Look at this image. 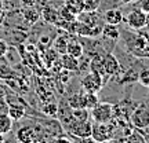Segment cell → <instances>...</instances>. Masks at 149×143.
<instances>
[{
	"label": "cell",
	"mask_w": 149,
	"mask_h": 143,
	"mask_svg": "<svg viewBox=\"0 0 149 143\" xmlns=\"http://www.w3.org/2000/svg\"><path fill=\"white\" fill-rule=\"evenodd\" d=\"M70 135H73L76 138H88L91 136V129H93V122L88 120V118H86V120H77V118H74L73 121L70 122L68 127L65 128Z\"/></svg>",
	"instance_id": "cell-2"
},
{
	"label": "cell",
	"mask_w": 149,
	"mask_h": 143,
	"mask_svg": "<svg viewBox=\"0 0 149 143\" xmlns=\"http://www.w3.org/2000/svg\"><path fill=\"white\" fill-rule=\"evenodd\" d=\"M98 102H100V99H98L97 92H86L84 91V109L91 110Z\"/></svg>",
	"instance_id": "cell-19"
},
{
	"label": "cell",
	"mask_w": 149,
	"mask_h": 143,
	"mask_svg": "<svg viewBox=\"0 0 149 143\" xmlns=\"http://www.w3.org/2000/svg\"><path fill=\"white\" fill-rule=\"evenodd\" d=\"M122 3H126V4H128V3H134L135 0H120Z\"/></svg>",
	"instance_id": "cell-36"
},
{
	"label": "cell",
	"mask_w": 149,
	"mask_h": 143,
	"mask_svg": "<svg viewBox=\"0 0 149 143\" xmlns=\"http://www.w3.org/2000/svg\"><path fill=\"white\" fill-rule=\"evenodd\" d=\"M0 143H6V135L0 133Z\"/></svg>",
	"instance_id": "cell-34"
},
{
	"label": "cell",
	"mask_w": 149,
	"mask_h": 143,
	"mask_svg": "<svg viewBox=\"0 0 149 143\" xmlns=\"http://www.w3.org/2000/svg\"><path fill=\"white\" fill-rule=\"evenodd\" d=\"M37 0H21L22 7H35Z\"/></svg>",
	"instance_id": "cell-28"
},
{
	"label": "cell",
	"mask_w": 149,
	"mask_h": 143,
	"mask_svg": "<svg viewBox=\"0 0 149 143\" xmlns=\"http://www.w3.org/2000/svg\"><path fill=\"white\" fill-rule=\"evenodd\" d=\"M130 121L137 129H146L149 127V109L145 105L135 107L130 116Z\"/></svg>",
	"instance_id": "cell-5"
},
{
	"label": "cell",
	"mask_w": 149,
	"mask_h": 143,
	"mask_svg": "<svg viewBox=\"0 0 149 143\" xmlns=\"http://www.w3.org/2000/svg\"><path fill=\"white\" fill-rule=\"evenodd\" d=\"M13 121H18L25 116V110L19 106H10L8 107V113H7Z\"/></svg>",
	"instance_id": "cell-20"
},
{
	"label": "cell",
	"mask_w": 149,
	"mask_h": 143,
	"mask_svg": "<svg viewBox=\"0 0 149 143\" xmlns=\"http://www.w3.org/2000/svg\"><path fill=\"white\" fill-rule=\"evenodd\" d=\"M64 6L74 15H80L84 11V0H65Z\"/></svg>",
	"instance_id": "cell-16"
},
{
	"label": "cell",
	"mask_w": 149,
	"mask_h": 143,
	"mask_svg": "<svg viewBox=\"0 0 149 143\" xmlns=\"http://www.w3.org/2000/svg\"><path fill=\"white\" fill-rule=\"evenodd\" d=\"M145 18H146V14L144 11L139 10V8H134L133 11L128 12L127 17L123 21L134 30H141L145 28Z\"/></svg>",
	"instance_id": "cell-7"
},
{
	"label": "cell",
	"mask_w": 149,
	"mask_h": 143,
	"mask_svg": "<svg viewBox=\"0 0 149 143\" xmlns=\"http://www.w3.org/2000/svg\"><path fill=\"white\" fill-rule=\"evenodd\" d=\"M31 143H46L44 140H42V139H39V138H36L33 142H31Z\"/></svg>",
	"instance_id": "cell-35"
},
{
	"label": "cell",
	"mask_w": 149,
	"mask_h": 143,
	"mask_svg": "<svg viewBox=\"0 0 149 143\" xmlns=\"http://www.w3.org/2000/svg\"><path fill=\"white\" fill-rule=\"evenodd\" d=\"M101 35L104 37L109 39V40H113V41L119 40V37H120L119 28L116 25H109V23H105V26L102 28V30H101Z\"/></svg>",
	"instance_id": "cell-15"
},
{
	"label": "cell",
	"mask_w": 149,
	"mask_h": 143,
	"mask_svg": "<svg viewBox=\"0 0 149 143\" xmlns=\"http://www.w3.org/2000/svg\"><path fill=\"white\" fill-rule=\"evenodd\" d=\"M104 69H105V73H107L108 77H112L119 72V68H120V64L117 58L113 55V54H105L104 57Z\"/></svg>",
	"instance_id": "cell-9"
},
{
	"label": "cell",
	"mask_w": 149,
	"mask_h": 143,
	"mask_svg": "<svg viewBox=\"0 0 149 143\" xmlns=\"http://www.w3.org/2000/svg\"><path fill=\"white\" fill-rule=\"evenodd\" d=\"M137 81L141 85H144L145 88H149V69L141 70L137 76Z\"/></svg>",
	"instance_id": "cell-24"
},
{
	"label": "cell",
	"mask_w": 149,
	"mask_h": 143,
	"mask_svg": "<svg viewBox=\"0 0 149 143\" xmlns=\"http://www.w3.org/2000/svg\"><path fill=\"white\" fill-rule=\"evenodd\" d=\"M43 111L46 113V114H48V116H57L58 114V107H57V105H54V103H50V105H44V106L42 107Z\"/></svg>",
	"instance_id": "cell-26"
},
{
	"label": "cell",
	"mask_w": 149,
	"mask_h": 143,
	"mask_svg": "<svg viewBox=\"0 0 149 143\" xmlns=\"http://www.w3.org/2000/svg\"><path fill=\"white\" fill-rule=\"evenodd\" d=\"M15 138L18 143H31L37 138L36 129L31 125H24L21 127L15 133Z\"/></svg>",
	"instance_id": "cell-8"
},
{
	"label": "cell",
	"mask_w": 149,
	"mask_h": 143,
	"mask_svg": "<svg viewBox=\"0 0 149 143\" xmlns=\"http://www.w3.org/2000/svg\"><path fill=\"white\" fill-rule=\"evenodd\" d=\"M105 84V80L98 73L90 72L81 77V88L86 92H98Z\"/></svg>",
	"instance_id": "cell-4"
},
{
	"label": "cell",
	"mask_w": 149,
	"mask_h": 143,
	"mask_svg": "<svg viewBox=\"0 0 149 143\" xmlns=\"http://www.w3.org/2000/svg\"><path fill=\"white\" fill-rule=\"evenodd\" d=\"M68 43H69V41H68L64 36L57 37V40L54 41V48H55V51H57V53H59L61 55H62V54H65V53H66Z\"/></svg>",
	"instance_id": "cell-21"
},
{
	"label": "cell",
	"mask_w": 149,
	"mask_h": 143,
	"mask_svg": "<svg viewBox=\"0 0 149 143\" xmlns=\"http://www.w3.org/2000/svg\"><path fill=\"white\" fill-rule=\"evenodd\" d=\"M148 129H149V127H148Z\"/></svg>",
	"instance_id": "cell-38"
},
{
	"label": "cell",
	"mask_w": 149,
	"mask_h": 143,
	"mask_svg": "<svg viewBox=\"0 0 149 143\" xmlns=\"http://www.w3.org/2000/svg\"><path fill=\"white\" fill-rule=\"evenodd\" d=\"M145 28L149 30V12H146V18H145Z\"/></svg>",
	"instance_id": "cell-32"
},
{
	"label": "cell",
	"mask_w": 149,
	"mask_h": 143,
	"mask_svg": "<svg viewBox=\"0 0 149 143\" xmlns=\"http://www.w3.org/2000/svg\"><path fill=\"white\" fill-rule=\"evenodd\" d=\"M58 14H59V17H61L64 21H66V22H73V21L77 19V15H74L73 12L68 10L65 6H62V7L58 10Z\"/></svg>",
	"instance_id": "cell-22"
},
{
	"label": "cell",
	"mask_w": 149,
	"mask_h": 143,
	"mask_svg": "<svg viewBox=\"0 0 149 143\" xmlns=\"http://www.w3.org/2000/svg\"><path fill=\"white\" fill-rule=\"evenodd\" d=\"M6 53H7V44L0 40V57H3Z\"/></svg>",
	"instance_id": "cell-29"
},
{
	"label": "cell",
	"mask_w": 149,
	"mask_h": 143,
	"mask_svg": "<svg viewBox=\"0 0 149 143\" xmlns=\"http://www.w3.org/2000/svg\"><path fill=\"white\" fill-rule=\"evenodd\" d=\"M3 17H4V12H3V11L0 10V22L3 21Z\"/></svg>",
	"instance_id": "cell-37"
},
{
	"label": "cell",
	"mask_w": 149,
	"mask_h": 143,
	"mask_svg": "<svg viewBox=\"0 0 149 143\" xmlns=\"http://www.w3.org/2000/svg\"><path fill=\"white\" fill-rule=\"evenodd\" d=\"M101 0H84V11L83 12H95L100 7Z\"/></svg>",
	"instance_id": "cell-23"
},
{
	"label": "cell",
	"mask_w": 149,
	"mask_h": 143,
	"mask_svg": "<svg viewBox=\"0 0 149 143\" xmlns=\"http://www.w3.org/2000/svg\"><path fill=\"white\" fill-rule=\"evenodd\" d=\"M104 19H105V23L119 26V25L123 22L124 17H123V12H122L120 8H111V10L105 11V14H104Z\"/></svg>",
	"instance_id": "cell-10"
},
{
	"label": "cell",
	"mask_w": 149,
	"mask_h": 143,
	"mask_svg": "<svg viewBox=\"0 0 149 143\" xmlns=\"http://www.w3.org/2000/svg\"><path fill=\"white\" fill-rule=\"evenodd\" d=\"M21 15L24 18V21L29 23V25H36L40 21V12L35 8V7H24L21 11Z\"/></svg>",
	"instance_id": "cell-11"
},
{
	"label": "cell",
	"mask_w": 149,
	"mask_h": 143,
	"mask_svg": "<svg viewBox=\"0 0 149 143\" xmlns=\"http://www.w3.org/2000/svg\"><path fill=\"white\" fill-rule=\"evenodd\" d=\"M126 142L127 143H148L146 139H145L139 132H131L130 135H127Z\"/></svg>",
	"instance_id": "cell-25"
},
{
	"label": "cell",
	"mask_w": 149,
	"mask_h": 143,
	"mask_svg": "<svg viewBox=\"0 0 149 143\" xmlns=\"http://www.w3.org/2000/svg\"><path fill=\"white\" fill-rule=\"evenodd\" d=\"M11 129H13V120L10 118V116L0 113V133L7 135L8 132H11Z\"/></svg>",
	"instance_id": "cell-18"
},
{
	"label": "cell",
	"mask_w": 149,
	"mask_h": 143,
	"mask_svg": "<svg viewBox=\"0 0 149 143\" xmlns=\"http://www.w3.org/2000/svg\"><path fill=\"white\" fill-rule=\"evenodd\" d=\"M90 70L94 72V73H98L100 76H102V77H108L107 73H105V69H104V58H102V55H98V54H97L95 57L91 59ZM108 79H109V77H108Z\"/></svg>",
	"instance_id": "cell-14"
},
{
	"label": "cell",
	"mask_w": 149,
	"mask_h": 143,
	"mask_svg": "<svg viewBox=\"0 0 149 143\" xmlns=\"http://www.w3.org/2000/svg\"><path fill=\"white\" fill-rule=\"evenodd\" d=\"M66 54L80 59L84 55V48H83V46L79 41H69L68 43V47H66Z\"/></svg>",
	"instance_id": "cell-17"
},
{
	"label": "cell",
	"mask_w": 149,
	"mask_h": 143,
	"mask_svg": "<svg viewBox=\"0 0 149 143\" xmlns=\"http://www.w3.org/2000/svg\"><path fill=\"white\" fill-rule=\"evenodd\" d=\"M61 64H62V68L68 72H77L79 70V59L69 55V54H62L61 57Z\"/></svg>",
	"instance_id": "cell-12"
},
{
	"label": "cell",
	"mask_w": 149,
	"mask_h": 143,
	"mask_svg": "<svg viewBox=\"0 0 149 143\" xmlns=\"http://www.w3.org/2000/svg\"><path fill=\"white\" fill-rule=\"evenodd\" d=\"M81 143H98V142H95V140L91 138V136H88V138H83V139H81Z\"/></svg>",
	"instance_id": "cell-30"
},
{
	"label": "cell",
	"mask_w": 149,
	"mask_h": 143,
	"mask_svg": "<svg viewBox=\"0 0 149 143\" xmlns=\"http://www.w3.org/2000/svg\"><path fill=\"white\" fill-rule=\"evenodd\" d=\"M44 21L47 22V23H51V25H55V26L58 28H64V29H68V25H69V22L64 21L58 14V10H55L53 7H50V6H46V7H43L42 8V14H40Z\"/></svg>",
	"instance_id": "cell-6"
},
{
	"label": "cell",
	"mask_w": 149,
	"mask_h": 143,
	"mask_svg": "<svg viewBox=\"0 0 149 143\" xmlns=\"http://www.w3.org/2000/svg\"><path fill=\"white\" fill-rule=\"evenodd\" d=\"M98 143H117L115 139L112 138V139H108V140H102V142H98Z\"/></svg>",
	"instance_id": "cell-33"
},
{
	"label": "cell",
	"mask_w": 149,
	"mask_h": 143,
	"mask_svg": "<svg viewBox=\"0 0 149 143\" xmlns=\"http://www.w3.org/2000/svg\"><path fill=\"white\" fill-rule=\"evenodd\" d=\"M54 143H70V140H68V139H65V138H58Z\"/></svg>",
	"instance_id": "cell-31"
},
{
	"label": "cell",
	"mask_w": 149,
	"mask_h": 143,
	"mask_svg": "<svg viewBox=\"0 0 149 143\" xmlns=\"http://www.w3.org/2000/svg\"><path fill=\"white\" fill-rule=\"evenodd\" d=\"M115 135V127L111 121L109 122H95L93 124V129H91V138L95 142H102V140H108L112 139Z\"/></svg>",
	"instance_id": "cell-3"
},
{
	"label": "cell",
	"mask_w": 149,
	"mask_h": 143,
	"mask_svg": "<svg viewBox=\"0 0 149 143\" xmlns=\"http://www.w3.org/2000/svg\"><path fill=\"white\" fill-rule=\"evenodd\" d=\"M137 8L142 10L145 14L149 12V0H138V7Z\"/></svg>",
	"instance_id": "cell-27"
},
{
	"label": "cell",
	"mask_w": 149,
	"mask_h": 143,
	"mask_svg": "<svg viewBox=\"0 0 149 143\" xmlns=\"http://www.w3.org/2000/svg\"><path fill=\"white\" fill-rule=\"evenodd\" d=\"M90 116L94 122H109L113 118V105L107 102H98L90 110Z\"/></svg>",
	"instance_id": "cell-1"
},
{
	"label": "cell",
	"mask_w": 149,
	"mask_h": 143,
	"mask_svg": "<svg viewBox=\"0 0 149 143\" xmlns=\"http://www.w3.org/2000/svg\"><path fill=\"white\" fill-rule=\"evenodd\" d=\"M68 106H69L72 110L84 109V91L76 92L73 95H70L69 99H68Z\"/></svg>",
	"instance_id": "cell-13"
}]
</instances>
